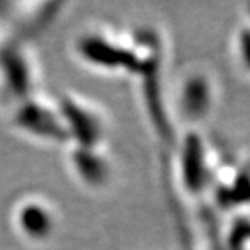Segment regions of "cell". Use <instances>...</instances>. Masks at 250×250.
Returning a JSON list of instances; mask_svg holds the SVG:
<instances>
[{
  "instance_id": "obj_1",
  "label": "cell",
  "mask_w": 250,
  "mask_h": 250,
  "mask_svg": "<svg viewBox=\"0 0 250 250\" xmlns=\"http://www.w3.org/2000/svg\"><path fill=\"white\" fill-rule=\"evenodd\" d=\"M230 53L237 69L250 80V20L235 30L230 42Z\"/></svg>"
},
{
  "instance_id": "obj_2",
  "label": "cell",
  "mask_w": 250,
  "mask_h": 250,
  "mask_svg": "<svg viewBox=\"0 0 250 250\" xmlns=\"http://www.w3.org/2000/svg\"><path fill=\"white\" fill-rule=\"evenodd\" d=\"M249 20H250V14H249Z\"/></svg>"
}]
</instances>
